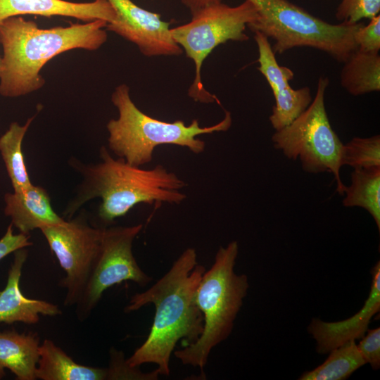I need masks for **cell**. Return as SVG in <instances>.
I'll list each match as a JSON object with an SVG mask.
<instances>
[{
  "mask_svg": "<svg viewBox=\"0 0 380 380\" xmlns=\"http://www.w3.org/2000/svg\"><path fill=\"white\" fill-rule=\"evenodd\" d=\"M254 39L258 50V70L267 81L275 99L269 119L272 127L279 130L292 122L311 103L310 89H293L289 81L294 73L290 68L279 65L268 38L255 32Z\"/></svg>",
  "mask_w": 380,
  "mask_h": 380,
  "instance_id": "7c38bea8",
  "label": "cell"
},
{
  "mask_svg": "<svg viewBox=\"0 0 380 380\" xmlns=\"http://www.w3.org/2000/svg\"><path fill=\"white\" fill-rule=\"evenodd\" d=\"M2 70H3V61H2V58L0 57V75L1 74Z\"/></svg>",
  "mask_w": 380,
  "mask_h": 380,
  "instance_id": "f546056e",
  "label": "cell"
},
{
  "mask_svg": "<svg viewBox=\"0 0 380 380\" xmlns=\"http://www.w3.org/2000/svg\"><path fill=\"white\" fill-rule=\"evenodd\" d=\"M351 185L345 187V207H361L374 218L380 230V167L354 169Z\"/></svg>",
  "mask_w": 380,
  "mask_h": 380,
  "instance_id": "44dd1931",
  "label": "cell"
},
{
  "mask_svg": "<svg viewBox=\"0 0 380 380\" xmlns=\"http://www.w3.org/2000/svg\"><path fill=\"white\" fill-rule=\"evenodd\" d=\"M116 13L115 20L106 29L137 45L148 57L179 56L182 48L174 41L170 23L160 15L147 11L131 0H107Z\"/></svg>",
  "mask_w": 380,
  "mask_h": 380,
  "instance_id": "8fae6325",
  "label": "cell"
},
{
  "mask_svg": "<svg viewBox=\"0 0 380 380\" xmlns=\"http://www.w3.org/2000/svg\"><path fill=\"white\" fill-rule=\"evenodd\" d=\"M372 281L369 296L362 309L343 321L327 322L313 319L308 332L317 342V351L329 353L334 348L350 341L362 338L368 329L372 317L380 310V262L371 270Z\"/></svg>",
  "mask_w": 380,
  "mask_h": 380,
  "instance_id": "4fadbf2b",
  "label": "cell"
},
{
  "mask_svg": "<svg viewBox=\"0 0 380 380\" xmlns=\"http://www.w3.org/2000/svg\"><path fill=\"white\" fill-rule=\"evenodd\" d=\"M103 229L91 225L82 213L39 229L65 272L60 282L66 289L65 306L75 305L82 295L100 250Z\"/></svg>",
  "mask_w": 380,
  "mask_h": 380,
  "instance_id": "30bf717a",
  "label": "cell"
},
{
  "mask_svg": "<svg viewBox=\"0 0 380 380\" xmlns=\"http://www.w3.org/2000/svg\"><path fill=\"white\" fill-rule=\"evenodd\" d=\"M238 252L236 241L220 247L214 263L201 277L195 301L203 317L202 333L194 343L174 352L184 365L203 371L212 349L232 332L249 286L248 277L234 271Z\"/></svg>",
  "mask_w": 380,
  "mask_h": 380,
  "instance_id": "5b68a950",
  "label": "cell"
},
{
  "mask_svg": "<svg viewBox=\"0 0 380 380\" xmlns=\"http://www.w3.org/2000/svg\"><path fill=\"white\" fill-rule=\"evenodd\" d=\"M110 360L108 368V379H157L159 374L156 370L149 373L141 372L138 367L129 366L124 358V354L114 348L110 349Z\"/></svg>",
  "mask_w": 380,
  "mask_h": 380,
  "instance_id": "d4e9b609",
  "label": "cell"
},
{
  "mask_svg": "<svg viewBox=\"0 0 380 380\" xmlns=\"http://www.w3.org/2000/svg\"><path fill=\"white\" fill-rule=\"evenodd\" d=\"M222 0H181L182 3L194 14L198 10L215 4L220 3Z\"/></svg>",
  "mask_w": 380,
  "mask_h": 380,
  "instance_id": "f1b7e54d",
  "label": "cell"
},
{
  "mask_svg": "<svg viewBox=\"0 0 380 380\" xmlns=\"http://www.w3.org/2000/svg\"><path fill=\"white\" fill-rule=\"evenodd\" d=\"M249 1L255 6L258 17L247 27L272 39L275 54L306 46L344 63L357 49L354 34L362 23L331 24L288 0Z\"/></svg>",
  "mask_w": 380,
  "mask_h": 380,
  "instance_id": "8992f818",
  "label": "cell"
},
{
  "mask_svg": "<svg viewBox=\"0 0 380 380\" xmlns=\"http://www.w3.org/2000/svg\"><path fill=\"white\" fill-rule=\"evenodd\" d=\"M329 81L320 76L311 103L298 118L272 137L274 147L289 158H299L303 169L309 173L327 172L334 175L336 191L344 193L340 178L343 144L332 129L324 105V94Z\"/></svg>",
  "mask_w": 380,
  "mask_h": 380,
  "instance_id": "ba28073f",
  "label": "cell"
},
{
  "mask_svg": "<svg viewBox=\"0 0 380 380\" xmlns=\"http://www.w3.org/2000/svg\"><path fill=\"white\" fill-rule=\"evenodd\" d=\"M27 255L25 248L14 252V260L8 270L6 285L0 291V322L32 324L39 322V315L53 317L62 313L55 304L29 298L23 294L20 280Z\"/></svg>",
  "mask_w": 380,
  "mask_h": 380,
  "instance_id": "5bb4252c",
  "label": "cell"
},
{
  "mask_svg": "<svg viewBox=\"0 0 380 380\" xmlns=\"http://www.w3.org/2000/svg\"><path fill=\"white\" fill-rule=\"evenodd\" d=\"M143 225L103 227L100 250L82 295L75 305L77 319H87L104 291L126 281L145 286L152 281L139 266L132 253V243Z\"/></svg>",
  "mask_w": 380,
  "mask_h": 380,
  "instance_id": "9c48e42d",
  "label": "cell"
},
{
  "mask_svg": "<svg viewBox=\"0 0 380 380\" xmlns=\"http://www.w3.org/2000/svg\"><path fill=\"white\" fill-rule=\"evenodd\" d=\"M35 115L20 125L13 122L0 137V153L5 164L13 191H18L32 184L27 170L22 143Z\"/></svg>",
  "mask_w": 380,
  "mask_h": 380,
  "instance_id": "ffe728a7",
  "label": "cell"
},
{
  "mask_svg": "<svg viewBox=\"0 0 380 380\" xmlns=\"http://www.w3.org/2000/svg\"><path fill=\"white\" fill-rule=\"evenodd\" d=\"M39 337L37 333H18L15 329L0 331V379L9 369L18 380L36 379Z\"/></svg>",
  "mask_w": 380,
  "mask_h": 380,
  "instance_id": "e0dca14e",
  "label": "cell"
},
{
  "mask_svg": "<svg viewBox=\"0 0 380 380\" xmlns=\"http://www.w3.org/2000/svg\"><path fill=\"white\" fill-rule=\"evenodd\" d=\"M191 16L188 23L170 28L174 41L194 63L195 76L188 94L196 101L220 104L218 99L204 88L203 63L219 45L227 41H247L246 27L258 18V10L249 0L236 6L220 2L205 6Z\"/></svg>",
  "mask_w": 380,
  "mask_h": 380,
  "instance_id": "52a82bcc",
  "label": "cell"
},
{
  "mask_svg": "<svg viewBox=\"0 0 380 380\" xmlns=\"http://www.w3.org/2000/svg\"><path fill=\"white\" fill-rule=\"evenodd\" d=\"M365 363L355 341H350L331 350L322 365L304 372L298 379L343 380Z\"/></svg>",
  "mask_w": 380,
  "mask_h": 380,
  "instance_id": "7402d4cb",
  "label": "cell"
},
{
  "mask_svg": "<svg viewBox=\"0 0 380 380\" xmlns=\"http://www.w3.org/2000/svg\"><path fill=\"white\" fill-rule=\"evenodd\" d=\"M29 238L28 234L20 232L15 234L11 223L5 234L0 239V260L18 249L31 246L32 243L29 241Z\"/></svg>",
  "mask_w": 380,
  "mask_h": 380,
  "instance_id": "83f0119b",
  "label": "cell"
},
{
  "mask_svg": "<svg viewBox=\"0 0 380 380\" xmlns=\"http://www.w3.org/2000/svg\"><path fill=\"white\" fill-rule=\"evenodd\" d=\"M111 101L119 115L106 125L109 149L127 163L138 167L149 163L155 148L161 145L179 146L194 153H201L205 144L198 136L227 131L232 122L231 113L227 110L221 121L209 127H201L196 119L189 125L182 120L155 119L137 107L131 99L129 87L125 84L115 87Z\"/></svg>",
  "mask_w": 380,
  "mask_h": 380,
  "instance_id": "277c9868",
  "label": "cell"
},
{
  "mask_svg": "<svg viewBox=\"0 0 380 380\" xmlns=\"http://www.w3.org/2000/svg\"><path fill=\"white\" fill-rule=\"evenodd\" d=\"M205 271L198 264L195 249L188 248L151 288L132 296L125 308L126 312L151 303L155 307V315L146 341L126 360L129 366L153 363L159 375H170V357L178 341L181 340L182 346H187L202 333L203 317L195 295Z\"/></svg>",
  "mask_w": 380,
  "mask_h": 380,
  "instance_id": "6da1fadb",
  "label": "cell"
},
{
  "mask_svg": "<svg viewBox=\"0 0 380 380\" xmlns=\"http://www.w3.org/2000/svg\"><path fill=\"white\" fill-rule=\"evenodd\" d=\"M354 40L357 49L369 53L380 50V15L370 19L367 25L362 24L355 32Z\"/></svg>",
  "mask_w": 380,
  "mask_h": 380,
  "instance_id": "484cf974",
  "label": "cell"
},
{
  "mask_svg": "<svg viewBox=\"0 0 380 380\" xmlns=\"http://www.w3.org/2000/svg\"><path fill=\"white\" fill-rule=\"evenodd\" d=\"M36 379L41 380H107L108 368L82 365L75 362L52 341L39 347Z\"/></svg>",
  "mask_w": 380,
  "mask_h": 380,
  "instance_id": "ac0fdd59",
  "label": "cell"
},
{
  "mask_svg": "<svg viewBox=\"0 0 380 380\" xmlns=\"http://www.w3.org/2000/svg\"><path fill=\"white\" fill-rule=\"evenodd\" d=\"M99 156L101 161L95 164L71 161L82 180L64 211L68 217L96 198L101 200L98 215L107 224L125 215L139 203L177 205L186 198L182 191L186 186L185 182L161 165L142 169L123 158H114L104 146L99 150Z\"/></svg>",
  "mask_w": 380,
  "mask_h": 380,
  "instance_id": "3957f363",
  "label": "cell"
},
{
  "mask_svg": "<svg viewBox=\"0 0 380 380\" xmlns=\"http://www.w3.org/2000/svg\"><path fill=\"white\" fill-rule=\"evenodd\" d=\"M341 84L353 96L379 91L380 56L357 49L343 63Z\"/></svg>",
  "mask_w": 380,
  "mask_h": 380,
  "instance_id": "d6986e66",
  "label": "cell"
},
{
  "mask_svg": "<svg viewBox=\"0 0 380 380\" xmlns=\"http://www.w3.org/2000/svg\"><path fill=\"white\" fill-rule=\"evenodd\" d=\"M23 15L45 17L64 16L89 22L103 20L113 22L116 13L107 0L77 3L65 0H0V23Z\"/></svg>",
  "mask_w": 380,
  "mask_h": 380,
  "instance_id": "9a60e30c",
  "label": "cell"
},
{
  "mask_svg": "<svg viewBox=\"0 0 380 380\" xmlns=\"http://www.w3.org/2000/svg\"><path fill=\"white\" fill-rule=\"evenodd\" d=\"M341 162L354 169L380 167V136L353 138L343 145Z\"/></svg>",
  "mask_w": 380,
  "mask_h": 380,
  "instance_id": "603a6c76",
  "label": "cell"
},
{
  "mask_svg": "<svg viewBox=\"0 0 380 380\" xmlns=\"http://www.w3.org/2000/svg\"><path fill=\"white\" fill-rule=\"evenodd\" d=\"M4 201L5 215L11 218L13 227L25 234L66 221L55 212L48 192L39 186L32 184L20 191L6 193Z\"/></svg>",
  "mask_w": 380,
  "mask_h": 380,
  "instance_id": "2e32d148",
  "label": "cell"
},
{
  "mask_svg": "<svg viewBox=\"0 0 380 380\" xmlns=\"http://www.w3.org/2000/svg\"><path fill=\"white\" fill-rule=\"evenodd\" d=\"M357 346L365 362L374 369H378L380 367V327L367 329V335Z\"/></svg>",
  "mask_w": 380,
  "mask_h": 380,
  "instance_id": "4316f807",
  "label": "cell"
},
{
  "mask_svg": "<svg viewBox=\"0 0 380 380\" xmlns=\"http://www.w3.org/2000/svg\"><path fill=\"white\" fill-rule=\"evenodd\" d=\"M107 22L95 20L41 29L22 16L8 18L0 23L3 70L0 94L15 98L41 89L45 80L40 70L53 57L70 50L99 49L106 41Z\"/></svg>",
  "mask_w": 380,
  "mask_h": 380,
  "instance_id": "7a4b0ae2",
  "label": "cell"
},
{
  "mask_svg": "<svg viewBox=\"0 0 380 380\" xmlns=\"http://www.w3.org/2000/svg\"><path fill=\"white\" fill-rule=\"evenodd\" d=\"M380 0H342L335 13L337 20L350 23L379 15Z\"/></svg>",
  "mask_w": 380,
  "mask_h": 380,
  "instance_id": "cb8c5ba5",
  "label": "cell"
}]
</instances>
